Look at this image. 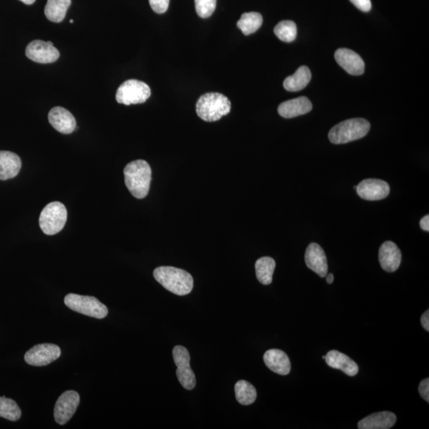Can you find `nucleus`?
<instances>
[{
  "label": "nucleus",
  "instance_id": "nucleus-1",
  "mask_svg": "<svg viewBox=\"0 0 429 429\" xmlns=\"http://www.w3.org/2000/svg\"><path fill=\"white\" fill-rule=\"evenodd\" d=\"M125 184L132 196L143 199L148 195L152 171L144 160L130 162L123 170Z\"/></svg>",
  "mask_w": 429,
  "mask_h": 429
},
{
  "label": "nucleus",
  "instance_id": "nucleus-2",
  "mask_svg": "<svg viewBox=\"0 0 429 429\" xmlns=\"http://www.w3.org/2000/svg\"><path fill=\"white\" fill-rule=\"evenodd\" d=\"M157 281L176 295L185 296L192 290L193 279L187 271L172 266H160L154 271Z\"/></svg>",
  "mask_w": 429,
  "mask_h": 429
},
{
  "label": "nucleus",
  "instance_id": "nucleus-3",
  "mask_svg": "<svg viewBox=\"0 0 429 429\" xmlns=\"http://www.w3.org/2000/svg\"><path fill=\"white\" fill-rule=\"evenodd\" d=\"M229 99L218 92H208L198 99L196 106L197 116L203 121H218L231 112Z\"/></svg>",
  "mask_w": 429,
  "mask_h": 429
},
{
  "label": "nucleus",
  "instance_id": "nucleus-4",
  "mask_svg": "<svg viewBox=\"0 0 429 429\" xmlns=\"http://www.w3.org/2000/svg\"><path fill=\"white\" fill-rule=\"evenodd\" d=\"M370 129V124L367 119H350L335 126L328 133V139L333 144H345L363 139Z\"/></svg>",
  "mask_w": 429,
  "mask_h": 429
},
{
  "label": "nucleus",
  "instance_id": "nucleus-5",
  "mask_svg": "<svg viewBox=\"0 0 429 429\" xmlns=\"http://www.w3.org/2000/svg\"><path fill=\"white\" fill-rule=\"evenodd\" d=\"M66 208L59 201L48 203L41 211L39 225L46 235H54L61 231L67 221Z\"/></svg>",
  "mask_w": 429,
  "mask_h": 429
},
{
  "label": "nucleus",
  "instance_id": "nucleus-6",
  "mask_svg": "<svg viewBox=\"0 0 429 429\" xmlns=\"http://www.w3.org/2000/svg\"><path fill=\"white\" fill-rule=\"evenodd\" d=\"M65 304L72 311L93 318L103 319L108 314L107 306L94 297L70 294L65 297Z\"/></svg>",
  "mask_w": 429,
  "mask_h": 429
},
{
  "label": "nucleus",
  "instance_id": "nucleus-7",
  "mask_svg": "<svg viewBox=\"0 0 429 429\" xmlns=\"http://www.w3.org/2000/svg\"><path fill=\"white\" fill-rule=\"evenodd\" d=\"M151 90L146 83L138 80H128L119 86L117 101L124 106L143 103L150 98Z\"/></svg>",
  "mask_w": 429,
  "mask_h": 429
},
{
  "label": "nucleus",
  "instance_id": "nucleus-8",
  "mask_svg": "<svg viewBox=\"0 0 429 429\" xmlns=\"http://www.w3.org/2000/svg\"><path fill=\"white\" fill-rule=\"evenodd\" d=\"M172 357L177 366L176 375L181 385L188 390L195 388L197 381L194 372L190 367V355L183 346H176L172 350Z\"/></svg>",
  "mask_w": 429,
  "mask_h": 429
},
{
  "label": "nucleus",
  "instance_id": "nucleus-9",
  "mask_svg": "<svg viewBox=\"0 0 429 429\" xmlns=\"http://www.w3.org/2000/svg\"><path fill=\"white\" fill-rule=\"evenodd\" d=\"M61 350L57 345L41 343L35 345L25 355L26 363L34 367H43L59 359Z\"/></svg>",
  "mask_w": 429,
  "mask_h": 429
},
{
  "label": "nucleus",
  "instance_id": "nucleus-10",
  "mask_svg": "<svg viewBox=\"0 0 429 429\" xmlns=\"http://www.w3.org/2000/svg\"><path fill=\"white\" fill-rule=\"evenodd\" d=\"M80 404V395L74 390L63 393L57 399L54 407V416L57 423L63 426L69 422L74 415Z\"/></svg>",
  "mask_w": 429,
  "mask_h": 429
},
{
  "label": "nucleus",
  "instance_id": "nucleus-11",
  "mask_svg": "<svg viewBox=\"0 0 429 429\" xmlns=\"http://www.w3.org/2000/svg\"><path fill=\"white\" fill-rule=\"evenodd\" d=\"M29 59L41 64H48L59 59L60 53L52 41L34 40L26 49Z\"/></svg>",
  "mask_w": 429,
  "mask_h": 429
},
{
  "label": "nucleus",
  "instance_id": "nucleus-12",
  "mask_svg": "<svg viewBox=\"0 0 429 429\" xmlns=\"http://www.w3.org/2000/svg\"><path fill=\"white\" fill-rule=\"evenodd\" d=\"M358 195L363 200L375 201L383 200L389 196L390 188L388 183L379 179H366L357 186Z\"/></svg>",
  "mask_w": 429,
  "mask_h": 429
},
{
  "label": "nucleus",
  "instance_id": "nucleus-13",
  "mask_svg": "<svg viewBox=\"0 0 429 429\" xmlns=\"http://www.w3.org/2000/svg\"><path fill=\"white\" fill-rule=\"evenodd\" d=\"M305 260L308 268L321 277H326L328 271V261L326 255L320 245L315 243L308 245Z\"/></svg>",
  "mask_w": 429,
  "mask_h": 429
},
{
  "label": "nucleus",
  "instance_id": "nucleus-14",
  "mask_svg": "<svg viewBox=\"0 0 429 429\" xmlns=\"http://www.w3.org/2000/svg\"><path fill=\"white\" fill-rule=\"evenodd\" d=\"M338 64L346 70L349 74L359 76L365 70L364 61L358 54L348 49H339L335 54Z\"/></svg>",
  "mask_w": 429,
  "mask_h": 429
},
{
  "label": "nucleus",
  "instance_id": "nucleus-15",
  "mask_svg": "<svg viewBox=\"0 0 429 429\" xmlns=\"http://www.w3.org/2000/svg\"><path fill=\"white\" fill-rule=\"evenodd\" d=\"M48 119L52 127L60 133L69 134L76 129L77 123L74 117L64 108H52Z\"/></svg>",
  "mask_w": 429,
  "mask_h": 429
},
{
  "label": "nucleus",
  "instance_id": "nucleus-16",
  "mask_svg": "<svg viewBox=\"0 0 429 429\" xmlns=\"http://www.w3.org/2000/svg\"><path fill=\"white\" fill-rule=\"evenodd\" d=\"M379 259L381 268L389 273H393L401 265V250L394 242L386 241L380 247Z\"/></svg>",
  "mask_w": 429,
  "mask_h": 429
},
{
  "label": "nucleus",
  "instance_id": "nucleus-17",
  "mask_svg": "<svg viewBox=\"0 0 429 429\" xmlns=\"http://www.w3.org/2000/svg\"><path fill=\"white\" fill-rule=\"evenodd\" d=\"M264 363L270 370L280 375H289L291 370V363L289 357L279 349L268 350L264 354Z\"/></svg>",
  "mask_w": 429,
  "mask_h": 429
},
{
  "label": "nucleus",
  "instance_id": "nucleus-18",
  "mask_svg": "<svg viewBox=\"0 0 429 429\" xmlns=\"http://www.w3.org/2000/svg\"><path fill=\"white\" fill-rule=\"evenodd\" d=\"M312 109V104L307 97L292 99L280 104L279 113L281 117L291 119L306 114Z\"/></svg>",
  "mask_w": 429,
  "mask_h": 429
},
{
  "label": "nucleus",
  "instance_id": "nucleus-19",
  "mask_svg": "<svg viewBox=\"0 0 429 429\" xmlns=\"http://www.w3.org/2000/svg\"><path fill=\"white\" fill-rule=\"evenodd\" d=\"M324 359H326L329 367L342 370L348 376L353 377L359 372V367L357 363L348 355L339 352L338 350H331L326 355Z\"/></svg>",
  "mask_w": 429,
  "mask_h": 429
},
{
  "label": "nucleus",
  "instance_id": "nucleus-20",
  "mask_svg": "<svg viewBox=\"0 0 429 429\" xmlns=\"http://www.w3.org/2000/svg\"><path fill=\"white\" fill-rule=\"evenodd\" d=\"M397 417L391 412L372 413L358 423L359 429H389L395 426Z\"/></svg>",
  "mask_w": 429,
  "mask_h": 429
},
{
  "label": "nucleus",
  "instance_id": "nucleus-21",
  "mask_svg": "<svg viewBox=\"0 0 429 429\" xmlns=\"http://www.w3.org/2000/svg\"><path fill=\"white\" fill-rule=\"evenodd\" d=\"M22 167L19 157L10 151H0V180L7 181L19 174Z\"/></svg>",
  "mask_w": 429,
  "mask_h": 429
},
{
  "label": "nucleus",
  "instance_id": "nucleus-22",
  "mask_svg": "<svg viewBox=\"0 0 429 429\" xmlns=\"http://www.w3.org/2000/svg\"><path fill=\"white\" fill-rule=\"evenodd\" d=\"M311 72L307 66H301L294 75L288 77L284 81L285 90L289 92H298L304 88L310 82Z\"/></svg>",
  "mask_w": 429,
  "mask_h": 429
},
{
  "label": "nucleus",
  "instance_id": "nucleus-23",
  "mask_svg": "<svg viewBox=\"0 0 429 429\" xmlns=\"http://www.w3.org/2000/svg\"><path fill=\"white\" fill-rule=\"evenodd\" d=\"M70 5L71 0H48L45 8L46 17L51 22L61 23Z\"/></svg>",
  "mask_w": 429,
  "mask_h": 429
},
{
  "label": "nucleus",
  "instance_id": "nucleus-24",
  "mask_svg": "<svg viewBox=\"0 0 429 429\" xmlns=\"http://www.w3.org/2000/svg\"><path fill=\"white\" fill-rule=\"evenodd\" d=\"M275 266V261L270 257L260 258L256 261V276L260 283L266 286L272 283Z\"/></svg>",
  "mask_w": 429,
  "mask_h": 429
},
{
  "label": "nucleus",
  "instance_id": "nucleus-25",
  "mask_svg": "<svg viewBox=\"0 0 429 429\" xmlns=\"http://www.w3.org/2000/svg\"><path fill=\"white\" fill-rule=\"evenodd\" d=\"M235 392L237 400L243 406L253 404L257 399V391L255 386L245 380L237 381L235 386Z\"/></svg>",
  "mask_w": 429,
  "mask_h": 429
},
{
  "label": "nucleus",
  "instance_id": "nucleus-26",
  "mask_svg": "<svg viewBox=\"0 0 429 429\" xmlns=\"http://www.w3.org/2000/svg\"><path fill=\"white\" fill-rule=\"evenodd\" d=\"M263 19L258 12H248L242 14L241 19L238 21V28L245 35H250L256 32L263 24Z\"/></svg>",
  "mask_w": 429,
  "mask_h": 429
},
{
  "label": "nucleus",
  "instance_id": "nucleus-27",
  "mask_svg": "<svg viewBox=\"0 0 429 429\" xmlns=\"http://www.w3.org/2000/svg\"><path fill=\"white\" fill-rule=\"evenodd\" d=\"M21 416H22V412L17 402L5 397H0V417L12 421H17Z\"/></svg>",
  "mask_w": 429,
  "mask_h": 429
},
{
  "label": "nucleus",
  "instance_id": "nucleus-28",
  "mask_svg": "<svg viewBox=\"0 0 429 429\" xmlns=\"http://www.w3.org/2000/svg\"><path fill=\"white\" fill-rule=\"evenodd\" d=\"M275 34L281 41H285V43H291L297 38V25L292 21H281L276 26Z\"/></svg>",
  "mask_w": 429,
  "mask_h": 429
},
{
  "label": "nucleus",
  "instance_id": "nucleus-29",
  "mask_svg": "<svg viewBox=\"0 0 429 429\" xmlns=\"http://www.w3.org/2000/svg\"><path fill=\"white\" fill-rule=\"evenodd\" d=\"M195 7L199 17L207 19L211 17L217 8V0H195Z\"/></svg>",
  "mask_w": 429,
  "mask_h": 429
},
{
  "label": "nucleus",
  "instance_id": "nucleus-30",
  "mask_svg": "<svg viewBox=\"0 0 429 429\" xmlns=\"http://www.w3.org/2000/svg\"><path fill=\"white\" fill-rule=\"evenodd\" d=\"M151 8L158 14H163L168 10L170 0H149Z\"/></svg>",
  "mask_w": 429,
  "mask_h": 429
},
{
  "label": "nucleus",
  "instance_id": "nucleus-31",
  "mask_svg": "<svg viewBox=\"0 0 429 429\" xmlns=\"http://www.w3.org/2000/svg\"><path fill=\"white\" fill-rule=\"evenodd\" d=\"M418 391H419L420 395L422 399L429 402V379L427 378L421 381V383L418 387Z\"/></svg>",
  "mask_w": 429,
  "mask_h": 429
},
{
  "label": "nucleus",
  "instance_id": "nucleus-32",
  "mask_svg": "<svg viewBox=\"0 0 429 429\" xmlns=\"http://www.w3.org/2000/svg\"><path fill=\"white\" fill-rule=\"evenodd\" d=\"M350 1L362 12H368L371 9L370 0H350Z\"/></svg>",
  "mask_w": 429,
  "mask_h": 429
},
{
  "label": "nucleus",
  "instance_id": "nucleus-33",
  "mask_svg": "<svg viewBox=\"0 0 429 429\" xmlns=\"http://www.w3.org/2000/svg\"><path fill=\"white\" fill-rule=\"evenodd\" d=\"M421 322L423 328L426 329L427 332H429V310H428L426 312H423L421 316Z\"/></svg>",
  "mask_w": 429,
  "mask_h": 429
},
{
  "label": "nucleus",
  "instance_id": "nucleus-34",
  "mask_svg": "<svg viewBox=\"0 0 429 429\" xmlns=\"http://www.w3.org/2000/svg\"><path fill=\"white\" fill-rule=\"evenodd\" d=\"M420 227L423 231L429 232V216L423 217L420 221Z\"/></svg>",
  "mask_w": 429,
  "mask_h": 429
},
{
  "label": "nucleus",
  "instance_id": "nucleus-35",
  "mask_svg": "<svg viewBox=\"0 0 429 429\" xmlns=\"http://www.w3.org/2000/svg\"><path fill=\"white\" fill-rule=\"evenodd\" d=\"M326 280L328 284H332L334 281V275L332 274H329L326 275Z\"/></svg>",
  "mask_w": 429,
  "mask_h": 429
},
{
  "label": "nucleus",
  "instance_id": "nucleus-36",
  "mask_svg": "<svg viewBox=\"0 0 429 429\" xmlns=\"http://www.w3.org/2000/svg\"><path fill=\"white\" fill-rule=\"evenodd\" d=\"M20 1L27 5H31L35 2V0H20Z\"/></svg>",
  "mask_w": 429,
  "mask_h": 429
}]
</instances>
